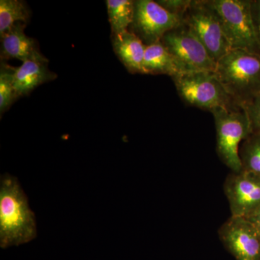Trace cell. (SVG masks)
I'll list each match as a JSON object with an SVG mask.
<instances>
[{
  "label": "cell",
  "mask_w": 260,
  "mask_h": 260,
  "mask_svg": "<svg viewBox=\"0 0 260 260\" xmlns=\"http://www.w3.org/2000/svg\"><path fill=\"white\" fill-rule=\"evenodd\" d=\"M37 236V222L28 198L16 177L9 174L0 180V246L22 245Z\"/></svg>",
  "instance_id": "cell-1"
},
{
  "label": "cell",
  "mask_w": 260,
  "mask_h": 260,
  "mask_svg": "<svg viewBox=\"0 0 260 260\" xmlns=\"http://www.w3.org/2000/svg\"><path fill=\"white\" fill-rule=\"evenodd\" d=\"M220 83L238 105L260 94V56L242 49H232L216 62Z\"/></svg>",
  "instance_id": "cell-2"
},
{
  "label": "cell",
  "mask_w": 260,
  "mask_h": 260,
  "mask_svg": "<svg viewBox=\"0 0 260 260\" xmlns=\"http://www.w3.org/2000/svg\"><path fill=\"white\" fill-rule=\"evenodd\" d=\"M182 100L192 107L213 112L238 104L220 83L213 71H192L172 78Z\"/></svg>",
  "instance_id": "cell-3"
},
{
  "label": "cell",
  "mask_w": 260,
  "mask_h": 260,
  "mask_svg": "<svg viewBox=\"0 0 260 260\" xmlns=\"http://www.w3.org/2000/svg\"><path fill=\"white\" fill-rule=\"evenodd\" d=\"M218 17L232 49L260 56L251 15V0H207Z\"/></svg>",
  "instance_id": "cell-4"
},
{
  "label": "cell",
  "mask_w": 260,
  "mask_h": 260,
  "mask_svg": "<svg viewBox=\"0 0 260 260\" xmlns=\"http://www.w3.org/2000/svg\"><path fill=\"white\" fill-rule=\"evenodd\" d=\"M212 114L216 128L218 156L232 172H242L239 148L252 133L247 114L240 106L216 109Z\"/></svg>",
  "instance_id": "cell-5"
},
{
  "label": "cell",
  "mask_w": 260,
  "mask_h": 260,
  "mask_svg": "<svg viewBox=\"0 0 260 260\" xmlns=\"http://www.w3.org/2000/svg\"><path fill=\"white\" fill-rule=\"evenodd\" d=\"M184 23L217 62L229 51L230 44L218 17L207 0H194L184 17Z\"/></svg>",
  "instance_id": "cell-6"
},
{
  "label": "cell",
  "mask_w": 260,
  "mask_h": 260,
  "mask_svg": "<svg viewBox=\"0 0 260 260\" xmlns=\"http://www.w3.org/2000/svg\"><path fill=\"white\" fill-rule=\"evenodd\" d=\"M160 42L177 61L184 73L215 71L216 62L185 23L169 30Z\"/></svg>",
  "instance_id": "cell-7"
},
{
  "label": "cell",
  "mask_w": 260,
  "mask_h": 260,
  "mask_svg": "<svg viewBox=\"0 0 260 260\" xmlns=\"http://www.w3.org/2000/svg\"><path fill=\"white\" fill-rule=\"evenodd\" d=\"M184 23V20L164 9L156 1H135L131 30L145 46L160 42L164 36Z\"/></svg>",
  "instance_id": "cell-8"
},
{
  "label": "cell",
  "mask_w": 260,
  "mask_h": 260,
  "mask_svg": "<svg viewBox=\"0 0 260 260\" xmlns=\"http://www.w3.org/2000/svg\"><path fill=\"white\" fill-rule=\"evenodd\" d=\"M225 249L237 260H260V237L248 219L231 216L218 230Z\"/></svg>",
  "instance_id": "cell-9"
},
{
  "label": "cell",
  "mask_w": 260,
  "mask_h": 260,
  "mask_svg": "<svg viewBox=\"0 0 260 260\" xmlns=\"http://www.w3.org/2000/svg\"><path fill=\"white\" fill-rule=\"evenodd\" d=\"M232 216L246 217L260 208V177L242 171L229 174L223 185Z\"/></svg>",
  "instance_id": "cell-10"
},
{
  "label": "cell",
  "mask_w": 260,
  "mask_h": 260,
  "mask_svg": "<svg viewBox=\"0 0 260 260\" xmlns=\"http://www.w3.org/2000/svg\"><path fill=\"white\" fill-rule=\"evenodd\" d=\"M27 24H15L1 36V61L17 59L25 61L44 57L41 54L37 42L24 32Z\"/></svg>",
  "instance_id": "cell-11"
},
{
  "label": "cell",
  "mask_w": 260,
  "mask_h": 260,
  "mask_svg": "<svg viewBox=\"0 0 260 260\" xmlns=\"http://www.w3.org/2000/svg\"><path fill=\"white\" fill-rule=\"evenodd\" d=\"M47 58L29 59L18 68H13V87L17 98L28 95L42 84L56 79V75L49 69Z\"/></svg>",
  "instance_id": "cell-12"
},
{
  "label": "cell",
  "mask_w": 260,
  "mask_h": 260,
  "mask_svg": "<svg viewBox=\"0 0 260 260\" xmlns=\"http://www.w3.org/2000/svg\"><path fill=\"white\" fill-rule=\"evenodd\" d=\"M114 52L128 71L143 74L145 48L143 41L130 30L112 37Z\"/></svg>",
  "instance_id": "cell-13"
},
{
  "label": "cell",
  "mask_w": 260,
  "mask_h": 260,
  "mask_svg": "<svg viewBox=\"0 0 260 260\" xmlns=\"http://www.w3.org/2000/svg\"><path fill=\"white\" fill-rule=\"evenodd\" d=\"M184 73L161 42L146 46L143 63V74L167 75L172 78Z\"/></svg>",
  "instance_id": "cell-14"
},
{
  "label": "cell",
  "mask_w": 260,
  "mask_h": 260,
  "mask_svg": "<svg viewBox=\"0 0 260 260\" xmlns=\"http://www.w3.org/2000/svg\"><path fill=\"white\" fill-rule=\"evenodd\" d=\"M106 3L112 37L128 31L134 19L135 1L107 0Z\"/></svg>",
  "instance_id": "cell-15"
},
{
  "label": "cell",
  "mask_w": 260,
  "mask_h": 260,
  "mask_svg": "<svg viewBox=\"0 0 260 260\" xmlns=\"http://www.w3.org/2000/svg\"><path fill=\"white\" fill-rule=\"evenodd\" d=\"M30 12L26 3L20 0L0 1V35L9 30L15 24H27Z\"/></svg>",
  "instance_id": "cell-16"
},
{
  "label": "cell",
  "mask_w": 260,
  "mask_h": 260,
  "mask_svg": "<svg viewBox=\"0 0 260 260\" xmlns=\"http://www.w3.org/2000/svg\"><path fill=\"white\" fill-rule=\"evenodd\" d=\"M242 170L260 177V133H252L239 150Z\"/></svg>",
  "instance_id": "cell-17"
},
{
  "label": "cell",
  "mask_w": 260,
  "mask_h": 260,
  "mask_svg": "<svg viewBox=\"0 0 260 260\" xmlns=\"http://www.w3.org/2000/svg\"><path fill=\"white\" fill-rule=\"evenodd\" d=\"M18 99L13 87V68L1 61L0 70V113L4 114Z\"/></svg>",
  "instance_id": "cell-18"
},
{
  "label": "cell",
  "mask_w": 260,
  "mask_h": 260,
  "mask_svg": "<svg viewBox=\"0 0 260 260\" xmlns=\"http://www.w3.org/2000/svg\"><path fill=\"white\" fill-rule=\"evenodd\" d=\"M241 107L247 114L252 133H260V94Z\"/></svg>",
  "instance_id": "cell-19"
},
{
  "label": "cell",
  "mask_w": 260,
  "mask_h": 260,
  "mask_svg": "<svg viewBox=\"0 0 260 260\" xmlns=\"http://www.w3.org/2000/svg\"><path fill=\"white\" fill-rule=\"evenodd\" d=\"M169 13L184 20V15L191 5V0H158L156 1Z\"/></svg>",
  "instance_id": "cell-20"
},
{
  "label": "cell",
  "mask_w": 260,
  "mask_h": 260,
  "mask_svg": "<svg viewBox=\"0 0 260 260\" xmlns=\"http://www.w3.org/2000/svg\"><path fill=\"white\" fill-rule=\"evenodd\" d=\"M251 15L256 38L260 44V0H251Z\"/></svg>",
  "instance_id": "cell-21"
},
{
  "label": "cell",
  "mask_w": 260,
  "mask_h": 260,
  "mask_svg": "<svg viewBox=\"0 0 260 260\" xmlns=\"http://www.w3.org/2000/svg\"><path fill=\"white\" fill-rule=\"evenodd\" d=\"M246 218L252 223L260 237V208L249 215V216L246 217Z\"/></svg>",
  "instance_id": "cell-22"
}]
</instances>
